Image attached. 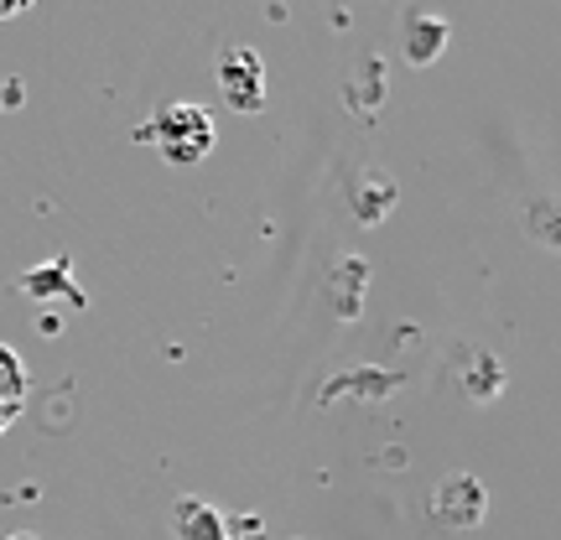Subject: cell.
<instances>
[{"mask_svg": "<svg viewBox=\"0 0 561 540\" xmlns=\"http://www.w3.org/2000/svg\"><path fill=\"white\" fill-rule=\"evenodd\" d=\"M146 140L157 146L172 166H193L214 151V115L203 104H161L151 125H146Z\"/></svg>", "mask_w": 561, "mask_h": 540, "instance_id": "obj_1", "label": "cell"}, {"mask_svg": "<svg viewBox=\"0 0 561 540\" xmlns=\"http://www.w3.org/2000/svg\"><path fill=\"white\" fill-rule=\"evenodd\" d=\"M432 515H437L447 530H473V525L489 515V494H483V483L473 479V473H453V479L437 483Z\"/></svg>", "mask_w": 561, "mask_h": 540, "instance_id": "obj_2", "label": "cell"}, {"mask_svg": "<svg viewBox=\"0 0 561 540\" xmlns=\"http://www.w3.org/2000/svg\"><path fill=\"white\" fill-rule=\"evenodd\" d=\"M219 94L244 115L265 104V68L250 47H224L219 53Z\"/></svg>", "mask_w": 561, "mask_h": 540, "instance_id": "obj_3", "label": "cell"}, {"mask_svg": "<svg viewBox=\"0 0 561 540\" xmlns=\"http://www.w3.org/2000/svg\"><path fill=\"white\" fill-rule=\"evenodd\" d=\"M401 42H405V58L426 68V62L442 58V47H447V21L442 16H426V11H411L401 21Z\"/></svg>", "mask_w": 561, "mask_h": 540, "instance_id": "obj_4", "label": "cell"}, {"mask_svg": "<svg viewBox=\"0 0 561 540\" xmlns=\"http://www.w3.org/2000/svg\"><path fill=\"white\" fill-rule=\"evenodd\" d=\"M172 530H178L182 540H229V520H224L214 504L203 499H178V509H172Z\"/></svg>", "mask_w": 561, "mask_h": 540, "instance_id": "obj_5", "label": "cell"}, {"mask_svg": "<svg viewBox=\"0 0 561 540\" xmlns=\"http://www.w3.org/2000/svg\"><path fill=\"white\" fill-rule=\"evenodd\" d=\"M21 395H26V364H21L11 348H0V426L16 421Z\"/></svg>", "mask_w": 561, "mask_h": 540, "instance_id": "obj_6", "label": "cell"}, {"mask_svg": "<svg viewBox=\"0 0 561 540\" xmlns=\"http://www.w3.org/2000/svg\"><path fill=\"white\" fill-rule=\"evenodd\" d=\"M5 540H37V536H5Z\"/></svg>", "mask_w": 561, "mask_h": 540, "instance_id": "obj_7", "label": "cell"}]
</instances>
